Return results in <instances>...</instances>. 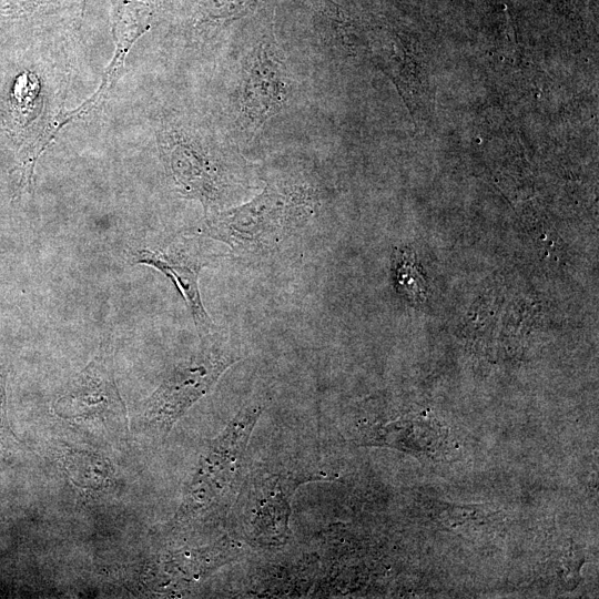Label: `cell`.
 Wrapping results in <instances>:
<instances>
[{
    "label": "cell",
    "mask_w": 599,
    "mask_h": 599,
    "mask_svg": "<svg viewBox=\"0 0 599 599\" xmlns=\"http://www.w3.org/2000/svg\"><path fill=\"white\" fill-rule=\"evenodd\" d=\"M318 209L316 191L293 180L270 182L251 201L213 214L205 233L242 257H262L304 229Z\"/></svg>",
    "instance_id": "6da1fadb"
},
{
    "label": "cell",
    "mask_w": 599,
    "mask_h": 599,
    "mask_svg": "<svg viewBox=\"0 0 599 599\" xmlns=\"http://www.w3.org/2000/svg\"><path fill=\"white\" fill-rule=\"evenodd\" d=\"M201 342V348L174 365L141 404L134 424L140 435L165 438L184 414L241 359L219 332Z\"/></svg>",
    "instance_id": "7a4b0ae2"
},
{
    "label": "cell",
    "mask_w": 599,
    "mask_h": 599,
    "mask_svg": "<svg viewBox=\"0 0 599 599\" xmlns=\"http://www.w3.org/2000/svg\"><path fill=\"white\" fill-rule=\"evenodd\" d=\"M262 409L256 404L244 406L207 444L186 485L174 522L185 525L209 519L229 504Z\"/></svg>",
    "instance_id": "3957f363"
},
{
    "label": "cell",
    "mask_w": 599,
    "mask_h": 599,
    "mask_svg": "<svg viewBox=\"0 0 599 599\" xmlns=\"http://www.w3.org/2000/svg\"><path fill=\"white\" fill-rule=\"evenodd\" d=\"M54 412L77 429L103 443L120 446L128 441V413L115 383L108 347H101L68 383L54 403Z\"/></svg>",
    "instance_id": "277c9868"
},
{
    "label": "cell",
    "mask_w": 599,
    "mask_h": 599,
    "mask_svg": "<svg viewBox=\"0 0 599 599\" xmlns=\"http://www.w3.org/2000/svg\"><path fill=\"white\" fill-rule=\"evenodd\" d=\"M132 258L134 263L160 271L173 282L190 308L201 339L219 332L200 295L199 276L210 262L200 240L177 237L164 247L139 248L132 253Z\"/></svg>",
    "instance_id": "5b68a950"
},
{
    "label": "cell",
    "mask_w": 599,
    "mask_h": 599,
    "mask_svg": "<svg viewBox=\"0 0 599 599\" xmlns=\"http://www.w3.org/2000/svg\"><path fill=\"white\" fill-rule=\"evenodd\" d=\"M305 477L273 474L252 479L247 493L243 529L246 536L262 546H277L288 536L291 499Z\"/></svg>",
    "instance_id": "8992f818"
},
{
    "label": "cell",
    "mask_w": 599,
    "mask_h": 599,
    "mask_svg": "<svg viewBox=\"0 0 599 599\" xmlns=\"http://www.w3.org/2000/svg\"><path fill=\"white\" fill-rule=\"evenodd\" d=\"M287 94L285 70L273 50L265 44L254 52L244 79L243 110L254 123L261 124L276 113Z\"/></svg>",
    "instance_id": "52a82bcc"
},
{
    "label": "cell",
    "mask_w": 599,
    "mask_h": 599,
    "mask_svg": "<svg viewBox=\"0 0 599 599\" xmlns=\"http://www.w3.org/2000/svg\"><path fill=\"white\" fill-rule=\"evenodd\" d=\"M415 273L416 268L413 265V262L406 256V254H404V256H402V258L398 261L396 277L400 288L404 290L407 296L412 298L418 297L419 294L424 293L422 281H419V275H416Z\"/></svg>",
    "instance_id": "ba28073f"
},
{
    "label": "cell",
    "mask_w": 599,
    "mask_h": 599,
    "mask_svg": "<svg viewBox=\"0 0 599 599\" xmlns=\"http://www.w3.org/2000/svg\"><path fill=\"white\" fill-rule=\"evenodd\" d=\"M17 437L12 433L7 416L6 378L0 370V457L10 448Z\"/></svg>",
    "instance_id": "9c48e42d"
},
{
    "label": "cell",
    "mask_w": 599,
    "mask_h": 599,
    "mask_svg": "<svg viewBox=\"0 0 599 599\" xmlns=\"http://www.w3.org/2000/svg\"><path fill=\"white\" fill-rule=\"evenodd\" d=\"M257 0H212L215 16L219 18L240 17L244 14Z\"/></svg>",
    "instance_id": "30bf717a"
}]
</instances>
